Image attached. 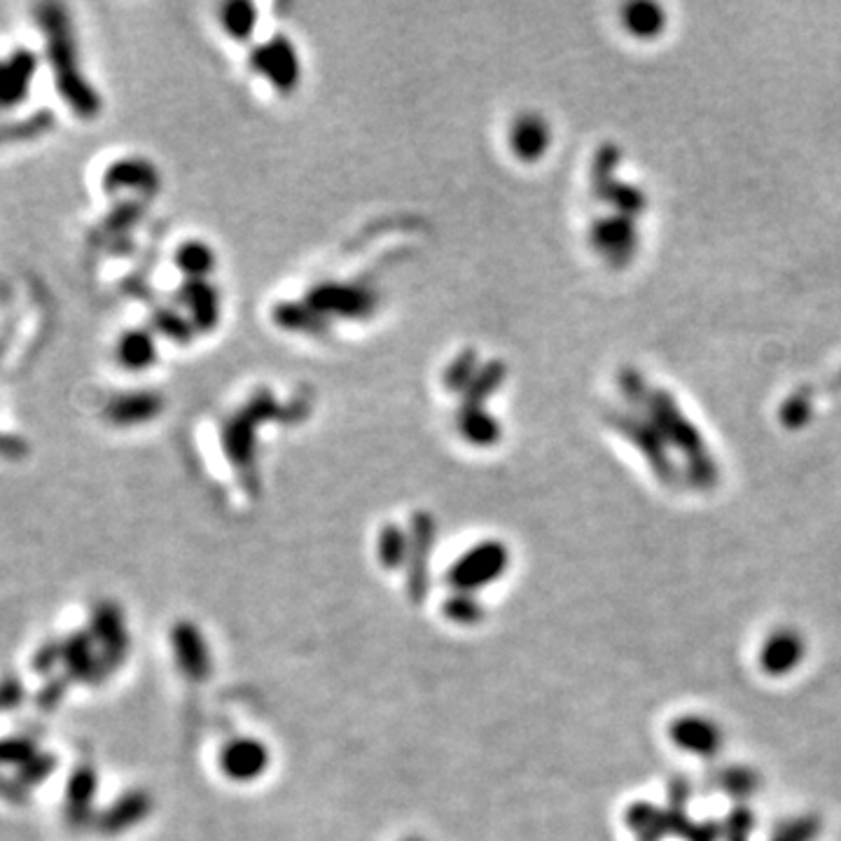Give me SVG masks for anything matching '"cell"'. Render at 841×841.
<instances>
[{
  "mask_svg": "<svg viewBox=\"0 0 841 841\" xmlns=\"http://www.w3.org/2000/svg\"><path fill=\"white\" fill-rule=\"evenodd\" d=\"M507 571V550L496 540L480 542L477 548L465 552L451 571L447 573V583L461 594H475L488 585H494Z\"/></svg>",
  "mask_w": 841,
  "mask_h": 841,
  "instance_id": "6da1fadb",
  "label": "cell"
},
{
  "mask_svg": "<svg viewBox=\"0 0 841 841\" xmlns=\"http://www.w3.org/2000/svg\"><path fill=\"white\" fill-rule=\"evenodd\" d=\"M269 767V750L255 739H237L222 748L220 769L232 781H255Z\"/></svg>",
  "mask_w": 841,
  "mask_h": 841,
  "instance_id": "7a4b0ae2",
  "label": "cell"
},
{
  "mask_svg": "<svg viewBox=\"0 0 841 841\" xmlns=\"http://www.w3.org/2000/svg\"><path fill=\"white\" fill-rule=\"evenodd\" d=\"M173 650L183 676L189 680H206L210 673V650L201 631L192 622H181L173 629Z\"/></svg>",
  "mask_w": 841,
  "mask_h": 841,
  "instance_id": "3957f363",
  "label": "cell"
},
{
  "mask_svg": "<svg viewBox=\"0 0 841 841\" xmlns=\"http://www.w3.org/2000/svg\"><path fill=\"white\" fill-rule=\"evenodd\" d=\"M255 66L262 76L274 82L278 90H290L297 82V59L295 51L286 41H276L267 47L257 49Z\"/></svg>",
  "mask_w": 841,
  "mask_h": 841,
  "instance_id": "277c9868",
  "label": "cell"
},
{
  "mask_svg": "<svg viewBox=\"0 0 841 841\" xmlns=\"http://www.w3.org/2000/svg\"><path fill=\"white\" fill-rule=\"evenodd\" d=\"M550 143V127L548 122L538 115H521L510 134L512 152L523 162H535L545 154Z\"/></svg>",
  "mask_w": 841,
  "mask_h": 841,
  "instance_id": "5b68a950",
  "label": "cell"
},
{
  "mask_svg": "<svg viewBox=\"0 0 841 841\" xmlns=\"http://www.w3.org/2000/svg\"><path fill=\"white\" fill-rule=\"evenodd\" d=\"M152 358V339L143 335V332H129V335H125V339L119 342V360L131 367V370H140V367L150 365Z\"/></svg>",
  "mask_w": 841,
  "mask_h": 841,
  "instance_id": "8992f818",
  "label": "cell"
},
{
  "mask_svg": "<svg viewBox=\"0 0 841 841\" xmlns=\"http://www.w3.org/2000/svg\"><path fill=\"white\" fill-rule=\"evenodd\" d=\"M214 253L201 243H187L178 253V267L195 280H204V276L214 269Z\"/></svg>",
  "mask_w": 841,
  "mask_h": 841,
  "instance_id": "52a82bcc",
  "label": "cell"
},
{
  "mask_svg": "<svg viewBox=\"0 0 841 841\" xmlns=\"http://www.w3.org/2000/svg\"><path fill=\"white\" fill-rule=\"evenodd\" d=\"M222 24L237 41L249 38L255 28V8L249 3H232L222 10Z\"/></svg>",
  "mask_w": 841,
  "mask_h": 841,
  "instance_id": "ba28073f",
  "label": "cell"
},
{
  "mask_svg": "<svg viewBox=\"0 0 841 841\" xmlns=\"http://www.w3.org/2000/svg\"><path fill=\"white\" fill-rule=\"evenodd\" d=\"M379 556H381V564L385 568H398L405 564V556H407V538L402 535L400 529H395V526H389L381 533V542H379Z\"/></svg>",
  "mask_w": 841,
  "mask_h": 841,
  "instance_id": "9c48e42d",
  "label": "cell"
},
{
  "mask_svg": "<svg viewBox=\"0 0 841 841\" xmlns=\"http://www.w3.org/2000/svg\"><path fill=\"white\" fill-rule=\"evenodd\" d=\"M447 618L459 624H475L482 620V606L475 601L472 594H456L453 599L447 601Z\"/></svg>",
  "mask_w": 841,
  "mask_h": 841,
  "instance_id": "30bf717a",
  "label": "cell"
},
{
  "mask_svg": "<svg viewBox=\"0 0 841 841\" xmlns=\"http://www.w3.org/2000/svg\"><path fill=\"white\" fill-rule=\"evenodd\" d=\"M647 12V5H634L629 8V16H626V26L629 31L634 35H650L653 31L657 33L664 24V16L659 14V8H653L650 14Z\"/></svg>",
  "mask_w": 841,
  "mask_h": 841,
  "instance_id": "8fae6325",
  "label": "cell"
},
{
  "mask_svg": "<svg viewBox=\"0 0 841 841\" xmlns=\"http://www.w3.org/2000/svg\"><path fill=\"white\" fill-rule=\"evenodd\" d=\"M407 841H424V839H407Z\"/></svg>",
  "mask_w": 841,
  "mask_h": 841,
  "instance_id": "7c38bea8",
  "label": "cell"
}]
</instances>
